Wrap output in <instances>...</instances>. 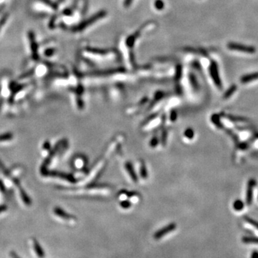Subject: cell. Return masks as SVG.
I'll list each match as a JSON object with an SVG mask.
<instances>
[{"mask_svg":"<svg viewBox=\"0 0 258 258\" xmlns=\"http://www.w3.org/2000/svg\"><path fill=\"white\" fill-rule=\"evenodd\" d=\"M30 40H31V45H32V53L33 54V57L35 59H38V49H37V45L35 43V41H34V36L32 35V34H30Z\"/></svg>","mask_w":258,"mask_h":258,"instance_id":"9","label":"cell"},{"mask_svg":"<svg viewBox=\"0 0 258 258\" xmlns=\"http://www.w3.org/2000/svg\"><path fill=\"white\" fill-rule=\"evenodd\" d=\"M132 2L133 0H125V2H124V6L126 7H128Z\"/></svg>","mask_w":258,"mask_h":258,"instance_id":"18","label":"cell"},{"mask_svg":"<svg viewBox=\"0 0 258 258\" xmlns=\"http://www.w3.org/2000/svg\"><path fill=\"white\" fill-rule=\"evenodd\" d=\"M257 79H258V72L242 76L241 78V81L243 83H249V82H251L252 80H257Z\"/></svg>","mask_w":258,"mask_h":258,"instance_id":"7","label":"cell"},{"mask_svg":"<svg viewBox=\"0 0 258 258\" xmlns=\"http://www.w3.org/2000/svg\"><path fill=\"white\" fill-rule=\"evenodd\" d=\"M88 51H90V53H95V54H105L108 53L107 50H104V49H88Z\"/></svg>","mask_w":258,"mask_h":258,"instance_id":"14","label":"cell"},{"mask_svg":"<svg viewBox=\"0 0 258 258\" xmlns=\"http://www.w3.org/2000/svg\"><path fill=\"white\" fill-rule=\"evenodd\" d=\"M228 48L230 49H232V50H237L240 52H242V53H249V54H252L255 53L256 49L254 48V47L251 46H246L244 45V44H238V43H230L227 44Z\"/></svg>","mask_w":258,"mask_h":258,"instance_id":"3","label":"cell"},{"mask_svg":"<svg viewBox=\"0 0 258 258\" xmlns=\"http://www.w3.org/2000/svg\"><path fill=\"white\" fill-rule=\"evenodd\" d=\"M106 12L105 11H101L99 12V13L96 14L94 15L93 17H92L91 18L87 19V20L84 21L83 22H82V23L80 24V25H78V27L75 28V31H82L84 29L86 28V27H88V26H90V24H93V22H95V21L98 20V19H100L101 18H102L104 16L106 15Z\"/></svg>","mask_w":258,"mask_h":258,"instance_id":"2","label":"cell"},{"mask_svg":"<svg viewBox=\"0 0 258 258\" xmlns=\"http://www.w3.org/2000/svg\"><path fill=\"white\" fill-rule=\"evenodd\" d=\"M154 5L157 9H162L163 8L164 4H163V2L161 1V0H156L154 3Z\"/></svg>","mask_w":258,"mask_h":258,"instance_id":"15","label":"cell"},{"mask_svg":"<svg viewBox=\"0 0 258 258\" xmlns=\"http://www.w3.org/2000/svg\"><path fill=\"white\" fill-rule=\"evenodd\" d=\"M160 144V141H159V138L157 136H153V137L151 138L150 142H149V146H151V148H156L157 147L158 145Z\"/></svg>","mask_w":258,"mask_h":258,"instance_id":"11","label":"cell"},{"mask_svg":"<svg viewBox=\"0 0 258 258\" xmlns=\"http://www.w3.org/2000/svg\"><path fill=\"white\" fill-rule=\"evenodd\" d=\"M119 202H120V203H119L120 207L125 210H128L129 209H131L133 205L132 203H131L128 199H124L122 201H119Z\"/></svg>","mask_w":258,"mask_h":258,"instance_id":"10","label":"cell"},{"mask_svg":"<svg viewBox=\"0 0 258 258\" xmlns=\"http://www.w3.org/2000/svg\"><path fill=\"white\" fill-rule=\"evenodd\" d=\"M183 136H184L185 139L188 141H192L195 137L194 131L191 128L186 129L184 132H183Z\"/></svg>","mask_w":258,"mask_h":258,"instance_id":"8","label":"cell"},{"mask_svg":"<svg viewBox=\"0 0 258 258\" xmlns=\"http://www.w3.org/2000/svg\"><path fill=\"white\" fill-rule=\"evenodd\" d=\"M177 229V225L175 223H170L167 226H165L163 228H161L159 230L156 231L153 234V239L156 240H163L168 237V235H172L174 232Z\"/></svg>","mask_w":258,"mask_h":258,"instance_id":"1","label":"cell"},{"mask_svg":"<svg viewBox=\"0 0 258 258\" xmlns=\"http://www.w3.org/2000/svg\"><path fill=\"white\" fill-rule=\"evenodd\" d=\"M234 207L235 209L237 210H240V209H242V207H243V204L242 202H240V201H237V202H235L234 204Z\"/></svg>","mask_w":258,"mask_h":258,"instance_id":"16","label":"cell"},{"mask_svg":"<svg viewBox=\"0 0 258 258\" xmlns=\"http://www.w3.org/2000/svg\"><path fill=\"white\" fill-rule=\"evenodd\" d=\"M209 73L211 77L214 80L215 85H217L218 88H222V82H221L219 75V71H218V67L217 63L215 62H212L211 65L209 67Z\"/></svg>","mask_w":258,"mask_h":258,"instance_id":"4","label":"cell"},{"mask_svg":"<svg viewBox=\"0 0 258 258\" xmlns=\"http://www.w3.org/2000/svg\"><path fill=\"white\" fill-rule=\"evenodd\" d=\"M124 168H125L126 173H127L128 176L131 178V181L134 183H137L138 182V176L136 174V171L134 168H133V165L131 164V163L129 162V161L126 162L125 164H124Z\"/></svg>","mask_w":258,"mask_h":258,"instance_id":"5","label":"cell"},{"mask_svg":"<svg viewBox=\"0 0 258 258\" xmlns=\"http://www.w3.org/2000/svg\"><path fill=\"white\" fill-rule=\"evenodd\" d=\"M177 113H176L175 111H172L170 115V121H172V122H174V121H176V120H177Z\"/></svg>","mask_w":258,"mask_h":258,"instance_id":"17","label":"cell"},{"mask_svg":"<svg viewBox=\"0 0 258 258\" xmlns=\"http://www.w3.org/2000/svg\"><path fill=\"white\" fill-rule=\"evenodd\" d=\"M167 137H168V133L167 131H163L162 132V134L160 136L159 141H160V144L164 146L166 144L167 141Z\"/></svg>","mask_w":258,"mask_h":258,"instance_id":"12","label":"cell"},{"mask_svg":"<svg viewBox=\"0 0 258 258\" xmlns=\"http://www.w3.org/2000/svg\"><path fill=\"white\" fill-rule=\"evenodd\" d=\"M138 173H139V176L141 178H142L143 180H146L148 177V169L147 167H146V163H144V161H141L139 163V168H138Z\"/></svg>","mask_w":258,"mask_h":258,"instance_id":"6","label":"cell"},{"mask_svg":"<svg viewBox=\"0 0 258 258\" xmlns=\"http://www.w3.org/2000/svg\"><path fill=\"white\" fill-rule=\"evenodd\" d=\"M236 90H237V85H232L231 88H230V89H228L227 92H226L225 94L224 95V98H228L230 96H231L235 91H236Z\"/></svg>","mask_w":258,"mask_h":258,"instance_id":"13","label":"cell"}]
</instances>
